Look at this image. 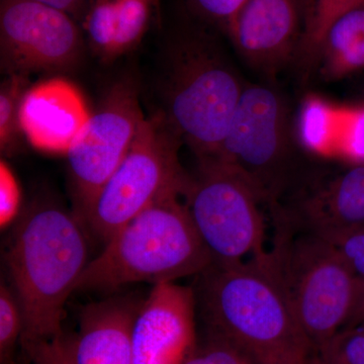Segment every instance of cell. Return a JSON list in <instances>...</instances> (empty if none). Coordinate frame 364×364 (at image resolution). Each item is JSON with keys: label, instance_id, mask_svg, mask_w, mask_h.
Wrapping results in <instances>:
<instances>
[{"label": "cell", "instance_id": "cell-1", "mask_svg": "<svg viewBox=\"0 0 364 364\" xmlns=\"http://www.w3.org/2000/svg\"><path fill=\"white\" fill-rule=\"evenodd\" d=\"M193 289L207 333L234 345L253 364H310L312 345L270 252L247 262L212 263Z\"/></svg>", "mask_w": 364, "mask_h": 364}, {"label": "cell", "instance_id": "cell-2", "mask_svg": "<svg viewBox=\"0 0 364 364\" xmlns=\"http://www.w3.org/2000/svg\"><path fill=\"white\" fill-rule=\"evenodd\" d=\"M85 227L75 213L41 203L14 228L6 262L25 318L21 346L63 335L67 299L90 262Z\"/></svg>", "mask_w": 364, "mask_h": 364}, {"label": "cell", "instance_id": "cell-3", "mask_svg": "<svg viewBox=\"0 0 364 364\" xmlns=\"http://www.w3.org/2000/svg\"><path fill=\"white\" fill-rule=\"evenodd\" d=\"M181 196L146 208L112 235L86 265L75 291H114L136 282H174L200 274L212 258Z\"/></svg>", "mask_w": 364, "mask_h": 364}, {"label": "cell", "instance_id": "cell-4", "mask_svg": "<svg viewBox=\"0 0 364 364\" xmlns=\"http://www.w3.org/2000/svg\"><path fill=\"white\" fill-rule=\"evenodd\" d=\"M277 230L270 254L314 350L348 325L358 279L329 241L299 230L296 237L284 222Z\"/></svg>", "mask_w": 364, "mask_h": 364}, {"label": "cell", "instance_id": "cell-5", "mask_svg": "<svg viewBox=\"0 0 364 364\" xmlns=\"http://www.w3.org/2000/svg\"><path fill=\"white\" fill-rule=\"evenodd\" d=\"M181 139L166 121L144 119L123 161L97 193L83 223L107 243L117 230L170 196H183L189 177L178 159Z\"/></svg>", "mask_w": 364, "mask_h": 364}, {"label": "cell", "instance_id": "cell-6", "mask_svg": "<svg viewBox=\"0 0 364 364\" xmlns=\"http://www.w3.org/2000/svg\"><path fill=\"white\" fill-rule=\"evenodd\" d=\"M176 56L167 93V124L200 162L214 159L244 85L224 57L205 43L182 45Z\"/></svg>", "mask_w": 364, "mask_h": 364}, {"label": "cell", "instance_id": "cell-7", "mask_svg": "<svg viewBox=\"0 0 364 364\" xmlns=\"http://www.w3.org/2000/svg\"><path fill=\"white\" fill-rule=\"evenodd\" d=\"M212 160L238 172L277 214L291 173L289 122L282 97L267 86H244L221 149Z\"/></svg>", "mask_w": 364, "mask_h": 364}, {"label": "cell", "instance_id": "cell-8", "mask_svg": "<svg viewBox=\"0 0 364 364\" xmlns=\"http://www.w3.org/2000/svg\"><path fill=\"white\" fill-rule=\"evenodd\" d=\"M183 196L212 263L232 264L267 252L262 203L233 168L215 160L200 161Z\"/></svg>", "mask_w": 364, "mask_h": 364}, {"label": "cell", "instance_id": "cell-9", "mask_svg": "<svg viewBox=\"0 0 364 364\" xmlns=\"http://www.w3.org/2000/svg\"><path fill=\"white\" fill-rule=\"evenodd\" d=\"M144 119L133 91L116 88L74 138L66 155L75 214L81 221L123 161Z\"/></svg>", "mask_w": 364, "mask_h": 364}, {"label": "cell", "instance_id": "cell-10", "mask_svg": "<svg viewBox=\"0 0 364 364\" xmlns=\"http://www.w3.org/2000/svg\"><path fill=\"white\" fill-rule=\"evenodd\" d=\"M2 66L11 75L68 68L82 48L69 14L36 0H1Z\"/></svg>", "mask_w": 364, "mask_h": 364}, {"label": "cell", "instance_id": "cell-11", "mask_svg": "<svg viewBox=\"0 0 364 364\" xmlns=\"http://www.w3.org/2000/svg\"><path fill=\"white\" fill-rule=\"evenodd\" d=\"M196 310L193 287L153 286L134 323L133 364H183L198 342Z\"/></svg>", "mask_w": 364, "mask_h": 364}, {"label": "cell", "instance_id": "cell-12", "mask_svg": "<svg viewBox=\"0 0 364 364\" xmlns=\"http://www.w3.org/2000/svg\"><path fill=\"white\" fill-rule=\"evenodd\" d=\"M305 14L303 0H246L227 28L249 65L272 75L301 46Z\"/></svg>", "mask_w": 364, "mask_h": 364}, {"label": "cell", "instance_id": "cell-13", "mask_svg": "<svg viewBox=\"0 0 364 364\" xmlns=\"http://www.w3.org/2000/svg\"><path fill=\"white\" fill-rule=\"evenodd\" d=\"M90 114L69 81L52 78L26 90L20 107L21 133L36 149L67 154Z\"/></svg>", "mask_w": 364, "mask_h": 364}, {"label": "cell", "instance_id": "cell-14", "mask_svg": "<svg viewBox=\"0 0 364 364\" xmlns=\"http://www.w3.org/2000/svg\"><path fill=\"white\" fill-rule=\"evenodd\" d=\"M280 219L299 231L332 240L364 226V163L355 165L301 195Z\"/></svg>", "mask_w": 364, "mask_h": 364}, {"label": "cell", "instance_id": "cell-15", "mask_svg": "<svg viewBox=\"0 0 364 364\" xmlns=\"http://www.w3.org/2000/svg\"><path fill=\"white\" fill-rule=\"evenodd\" d=\"M142 301L116 296L85 306L77 335L67 338L74 364H133V327Z\"/></svg>", "mask_w": 364, "mask_h": 364}, {"label": "cell", "instance_id": "cell-16", "mask_svg": "<svg viewBox=\"0 0 364 364\" xmlns=\"http://www.w3.org/2000/svg\"><path fill=\"white\" fill-rule=\"evenodd\" d=\"M321 73L336 80L364 68V6L337 18L318 47Z\"/></svg>", "mask_w": 364, "mask_h": 364}, {"label": "cell", "instance_id": "cell-17", "mask_svg": "<svg viewBox=\"0 0 364 364\" xmlns=\"http://www.w3.org/2000/svg\"><path fill=\"white\" fill-rule=\"evenodd\" d=\"M341 112L322 98L309 97L298 117V138L306 150L325 153L336 147Z\"/></svg>", "mask_w": 364, "mask_h": 364}, {"label": "cell", "instance_id": "cell-18", "mask_svg": "<svg viewBox=\"0 0 364 364\" xmlns=\"http://www.w3.org/2000/svg\"><path fill=\"white\" fill-rule=\"evenodd\" d=\"M363 6L364 0H313L301 46L306 58L316 60L325 33L337 18Z\"/></svg>", "mask_w": 364, "mask_h": 364}, {"label": "cell", "instance_id": "cell-19", "mask_svg": "<svg viewBox=\"0 0 364 364\" xmlns=\"http://www.w3.org/2000/svg\"><path fill=\"white\" fill-rule=\"evenodd\" d=\"M310 364H364L363 328H344L313 350Z\"/></svg>", "mask_w": 364, "mask_h": 364}, {"label": "cell", "instance_id": "cell-20", "mask_svg": "<svg viewBox=\"0 0 364 364\" xmlns=\"http://www.w3.org/2000/svg\"><path fill=\"white\" fill-rule=\"evenodd\" d=\"M25 330L23 310L11 287H0V359L1 364H14L16 345Z\"/></svg>", "mask_w": 364, "mask_h": 364}, {"label": "cell", "instance_id": "cell-21", "mask_svg": "<svg viewBox=\"0 0 364 364\" xmlns=\"http://www.w3.org/2000/svg\"><path fill=\"white\" fill-rule=\"evenodd\" d=\"M116 53L133 48L141 40L150 18V0H116Z\"/></svg>", "mask_w": 364, "mask_h": 364}, {"label": "cell", "instance_id": "cell-22", "mask_svg": "<svg viewBox=\"0 0 364 364\" xmlns=\"http://www.w3.org/2000/svg\"><path fill=\"white\" fill-rule=\"evenodd\" d=\"M25 75L14 74L4 83L0 92V145L9 149L21 131L20 107L26 93Z\"/></svg>", "mask_w": 364, "mask_h": 364}, {"label": "cell", "instance_id": "cell-23", "mask_svg": "<svg viewBox=\"0 0 364 364\" xmlns=\"http://www.w3.org/2000/svg\"><path fill=\"white\" fill-rule=\"evenodd\" d=\"M86 33L102 54L117 55L116 0H97L86 16Z\"/></svg>", "mask_w": 364, "mask_h": 364}, {"label": "cell", "instance_id": "cell-24", "mask_svg": "<svg viewBox=\"0 0 364 364\" xmlns=\"http://www.w3.org/2000/svg\"><path fill=\"white\" fill-rule=\"evenodd\" d=\"M183 364H253L238 348L215 335L208 334Z\"/></svg>", "mask_w": 364, "mask_h": 364}, {"label": "cell", "instance_id": "cell-25", "mask_svg": "<svg viewBox=\"0 0 364 364\" xmlns=\"http://www.w3.org/2000/svg\"><path fill=\"white\" fill-rule=\"evenodd\" d=\"M337 147L345 157L364 162V107L341 112Z\"/></svg>", "mask_w": 364, "mask_h": 364}, {"label": "cell", "instance_id": "cell-26", "mask_svg": "<svg viewBox=\"0 0 364 364\" xmlns=\"http://www.w3.org/2000/svg\"><path fill=\"white\" fill-rule=\"evenodd\" d=\"M21 348L26 364H74L64 334L47 341L23 345Z\"/></svg>", "mask_w": 364, "mask_h": 364}, {"label": "cell", "instance_id": "cell-27", "mask_svg": "<svg viewBox=\"0 0 364 364\" xmlns=\"http://www.w3.org/2000/svg\"><path fill=\"white\" fill-rule=\"evenodd\" d=\"M21 188L6 162L0 163V226L6 228L16 219L21 207Z\"/></svg>", "mask_w": 364, "mask_h": 364}, {"label": "cell", "instance_id": "cell-28", "mask_svg": "<svg viewBox=\"0 0 364 364\" xmlns=\"http://www.w3.org/2000/svg\"><path fill=\"white\" fill-rule=\"evenodd\" d=\"M329 242L355 277L364 279V226L340 235Z\"/></svg>", "mask_w": 364, "mask_h": 364}, {"label": "cell", "instance_id": "cell-29", "mask_svg": "<svg viewBox=\"0 0 364 364\" xmlns=\"http://www.w3.org/2000/svg\"><path fill=\"white\" fill-rule=\"evenodd\" d=\"M193 1L200 13L210 20L221 21L227 26L246 0H193Z\"/></svg>", "mask_w": 364, "mask_h": 364}, {"label": "cell", "instance_id": "cell-30", "mask_svg": "<svg viewBox=\"0 0 364 364\" xmlns=\"http://www.w3.org/2000/svg\"><path fill=\"white\" fill-rule=\"evenodd\" d=\"M364 320V279H358V298L348 325L345 328L355 327Z\"/></svg>", "mask_w": 364, "mask_h": 364}, {"label": "cell", "instance_id": "cell-31", "mask_svg": "<svg viewBox=\"0 0 364 364\" xmlns=\"http://www.w3.org/2000/svg\"><path fill=\"white\" fill-rule=\"evenodd\" d=\"M36 1L42 2L47 6L65 11L67 14H72L80 9L85 0H36Z\"/></svg>", "mask_w": 364, "mask_h": 364}, {"label": "cell", "instance_id": "cell-32", "mask_svg": "<svg viewBox=\"0 0 364 364\" xmlns=\"http://www.w3.org/2000/svg\"><path fill=\"white\" fill-rule=\"evenodd\" d=\"M358 327H361V328H363L364 329V320L363 321V322L360 323V324L358 325ZM356 327V326H355Z\"/></svg>", "mask_w": 364, "mask_h": 364}]
</instances>
